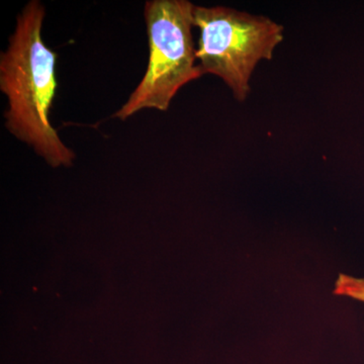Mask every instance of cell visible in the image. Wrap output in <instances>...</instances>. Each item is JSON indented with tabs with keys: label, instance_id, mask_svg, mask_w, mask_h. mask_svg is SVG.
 Here are the masks:
<instances>
[{
	"label": "cell",
	"instance_id": "7a4b0ae2",
	"mask_svg": "<svg viewBox=\"0 0 364 364\" xmlns=\"http://www.w3.org/2000/svg\"><path fill=\"white\" fill-rule=\"evenodd\" d=\"M193 9L188 0H149L144 9L149 59L135 90L112 117L126 121L143 109L166 112L184 85L202 77L193 42Z\"/></svg>",
	"mask_w": 364,
	"mask_h": 364
},
{
	"label": "cell",
	"instance_id": "3957f363",
	"mask_svg": "<svg viewBox=\"0 0 364 364\" xmlns=\"http://www.w3.org/2000/svg\"><path fill=\"white\" fill-rule=\"evenodd\" d=\"M200 32L196 58L203 74L221 78L238 102L250 93V80L263 60H272L284 41V26L269 18L226 6H195Z\"/></svg>",
	"mask_w": 364,
	"mask_h": 364
},
{
	"label": "cell",
	"instance_id": "277c9868",
	"mask_svg": "<svg viewBox=\"0 0 364 364\" xmlns=\"http://www.w3.org/2000/svg\"><path fill=\"white\" fill-rule=\"evenodd\" d=\"M333 294L364 304V279L346 273H339L333 287Z\"/></svg>",
	"mask_w": 364,
	"mask_h": 364
},
{
	"label": "cell",
	"instance_id": "6da1fadb",
	"mask_svg": "<svg viewBox=\"0 0 364 364\" xmlns=\"http://www.w3.org/2000/svg\"><path fill=\"white\" fill-rule=\"evenodd\" d=\"M45 7L32 0L16 20L9 47L0 55V90L9 100L6 128L50 166L70 167L75 153L50 122L57 83V54L42 37Z\"/></svg>",
	"mask_w": 364,
	"mask_h": 364
}]
</instances>
